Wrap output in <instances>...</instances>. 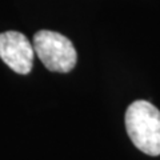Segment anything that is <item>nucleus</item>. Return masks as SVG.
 Here are the masks:
<instances>
[{"mask_svg": "<svg viewBox=\"0 0 160 160\" xmlns=\"http://www.w3.org/2000/svg\"><path fill=\"white\" fill-rule=\"evenodd\" d=\"M126 128L135 147L149 156L160 155V111L147 100H136L126 111Z\"/></svg>", "mask_w": 160, "mask_h": 160, "instance_id": "obj_1", "label": "nucleus"}, {"mask_svg": "<svg viewBox=\"0 0 160 160\" xmlns=\"http://www.w3.org/2000/svg\"><path fill=\"white\" fill-rule=\"evenodd\" d=\"M35 53L47 69L52 72H69L76 66V49L68 38L53 31H39L33 36Z\"/></svg>", "mask_w": 160, "mask_h": 160, "instance_id": "obj_2", "label": "nucleus"}, {"mask_svg": "<svg viewBox=\"0 0 160 160\" xmlns=\"http://www.w3.org/2000/svg\"><path fill=\"white\" fill-rule=\"evenodd\" d=\"M35 49L23 33L7 31L0 33V58L12 71L27 75L32 69Z\"/></svg>", "mask_w": 160, "mask_h": 160, "instance_id": "obj_3", "label": "nucleus"}]
</instances>
